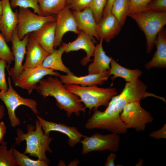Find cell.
<instances>
[{
	"label": "cell",
	"mask_w": 166,
	"mask_h": 166,
	"mask_svg": "<svg viewBox=\"0 0 166 166\" xmlns=\"http://www.w3.org/2000/svg\"><path fill=\"white\" fill-rule=\"evenodd\" d=\"M147 86L139 79L127 82L120 94L112 98L105 110L101 111L98 109L93 110V113L85 123V128L104 129L118 134L126 133L128 129L121 121L120 115L128 103L149 97L166 101L164 97L147 92Z\"/></svg>",
	"instance_id": "obj_1"
},
{
	"label": "cell",
	"mask_w": 166,
	"mask_h": 166,
	"mask_svg": "<svg viewBox=\"0 0 166 166\" xmlns=\"http://www.w3.org/2000/svg\"><path fill=\"white\" fill-rule=\"evenodd\" d=\"M58 77L49 75L47 78L42 79L35 90L44 98L53 97L56 101V106L65 111L68 117L73 113L79 116L81 112L85 113L86 108L80 98L69 92Z\"/></svg>",
	"instance_id": "obj_2"
},
{
	"label": "cell",
	"mask_w": 166,
	"mask_h": 166,
	"mask_svg": "<svg viewBox=\"0 0 166 166\" xmlns=\"http://www.w3.org/2000/svg\"><path fill=\"white\" fill-rule=\"evenodd\" d=\"M35 124V126L31 124H28L26 133L21 129L17 128V136L15 138V143L18 145L25 140L26 146L24 153L44 160L49 165L50 162L46 156V152H52L49 145L53 137H50L49 133L44 132L38 119L36 121Z\"/></svg>",
	"instance_id": "obj_3"
},
{
	"label": "cell",
	"mask_w": 166,
	"mask_h": 166,
	"mask_svg": "<svg viewBox=\"0 0 166 166\" xmlns=\"http://www.w3.org/2000/svg\"><path fill=\"white\" fill-rule=\"evenodd\" d=\"M70 92L77 95L85 107L91 110L98 109L101 106L107 107L112 98L117 94L115 88H101L97 85L82 87L74 84H65Z\"/></svg>",
	"instance_id": "obj_4"
},
{
	"label": "cell",
	"mask_w": 166,
	"mask_h": 166,
	"mask_svg": "<svg viewBox=\"0 0 166 166\" xmlns=\"http://www.w3.org/2000/svg\"><path fill=\"white\" fill-rule=\"evenodd\" d=\"M128 16L136 22L146 38V51L150 53L155 45L157 35L166 24V11H146L130 13Z\"/></svg>",
	"instance_id": "obj_5"
},
{
	"label": "cell",
	"mask_w": 166,
	"mask_h": 166,
	"mask_svg": "<svg viewBox=\"0 0 166 166\" xmlns=\"http://www.w3.org/2000/svg\"><path fill=\"white\" fill-rule=\"evenodd\" d=\"M8 89L5 92L0 90V99L3 102L7 110L8 119L11 126L14 128L21 124L19 118L17 117L15 111L19 106L25 105L30 108L35 114L39 112L37 109V103L35 100L24 98L21 96L14 89L10 76L8 77Z\"/></svg>",
	"instance_id": "obj_6"
},
{
	"label": "cell",
	"mask_w": 166,
	"mask_h": 166,
	"mask_svg": "<svg viewBox=\"0 0 166 166\" xmlns=\"http://www.w3.org/2000/svg\"><path fill=\"white\" fill-rule=\"evenodd\" d=\"M140 101L128 103L120 115L121 121L127 129L133 128L138 132L144 130L147 124L154 120L151 113L141 106Z\"/></svg>",
	"instance_id": "obj_7"
},
{
	"label": "cell",
	"mask_w": 166,
	"mask_h": 166,
	"mask_svg": "<svg viewBox=\"0 0 166 166\" xmlns=\"http://www.w3.org/2000/svg\"><path fill=\"white\" fill-rule=\"evenodd\" d=\"M18 36L22 40L26 34L37 30L46 23L55 22L56 17V15H39L28 8H20L18 11Z\"/></svg>",
	"instance_id": "obj_8"
},
{
	"label": "cell",
	"mask_w": 166,
	"mask_h": 166,
	"mask_svg": "<svg viewBox=\"0 0 166 166\" xmlns=\"http://www.w3.org/2000/svg\"><path fill=\"white\" fill-rule=\"evenodd\" d=\"M120 142L119 134L113 133L105 135L96 133L90 136H85L80 142L82 145L83 154L107 150L115 152L119 149Z\"/></svg>",
	"instance_id": "obj_9"
},
{
	"label": "cell",
	"mask_w": 166,
	"mask_h": 166,
	"mask_svg": "<svg viewBox=\"0 0 166 166\" xmlns=\"http://www.w3.org/2000/svg\"><path fill=\"white\" fill-rule=\"evenodd\" d=\"M60 74L57 71L43 67L42 65L34 68H23L14 83L15 87L26 90L30 94L35 90L39 81L45 76L51 75L58 77Z\"/></svg>",
	"instance_id": "obj_10"
},
{
	"label": "cell",
	"mask_w": 166,
	"mask_h": 166,
	"mask_svg": "<svg viewBox=\"0 0 166 166\" xmlns=\"http://www.w3.org/2000/svg\"><path fill=\"white\" fill-rule=\"evenodd\" d=\"M55 35L54 48L55 49L61 45L62 39L67 32H72L78 34L80 31L72 11L66 5L56 15Z\"/></svg>",
	"instance_id": "obj_11"
},
{
	"label": "cell",
	"mask_w": 166,
	"mask_h": 166,
	"mask_svg": "<svg viewBox=\"0 0 166 166\" xmlns=\"http://www.w3.org/2000/svg\"><path fill=\"white\" fill-rule=\"evenodd\" d=\"M30 33L26 34L22 40L19 39L17 34V27L14 31L11 38L12 52L14 57V65L9 70V75L14 83L23 70L22 62L26 51V46Z\"/></svg>",
	"instance_id": "obj_12"
},
{
	"label": "cell",
	"mask_w": 166,
	"mask_h": 166,
	"mask_svg": "<svg viewBox=\"0 0 166 166\" xmlns=\"http://www.w3.org/2000/svg\"><path fill=\"white\" fill-rule=\"evenodd\" d=\"M36 115L45 133L48 134L50 133L51 131H56L65 134L68 136V144L72 148L80 142L85 136L80 132L76 127L69 126L62 123L48 121L38 114Z\"/></svg>",
	"instance_id": "obj_13"
},
{
	"label": "cell",
	"mask_w": 166,
	"mask_h": 166,
	"mask_svg": "<svg viewBox=\"0 0 166 166\" xmlns=\"http://www.w3.org/2000/svg\"><path fill=\"white\" fill-rule=\"evenodd\" d=\"M77 38L73 41L68 43H62L64 49V52L67 53L71 51H77L80 49L84 50L86 53V57L80 61L83 66H86L89 62L92 61L91 58L93 56L95 46L92 38L87 34L80 31Z\"/></svg>",
	"instance_id": "obj_14"
},
{
	"label": "cell",
	"mask_w": 166,
	"mask_h": 166,
	"mask_svg": "<svg viewBox=\"0 0 166 166\" xmlns=\"http://www.w3.org/2000/svg\"><path fill=\"white\" fill-rule=\"evenodd\" d=\"M3 12L0 22V32L7 42L11 41L13 33L18 22V11L14 12L10 3V0H2Z\"/></svg>",
	"instance_id": "obj_15"
},
{
	"label": "cell",
	"mask_w": 166,
	"mask_h": 166,
	"mask_svg": "<svg viewBox=\"0 0 166 166\" xmlns=\"http://www.w3.org/2000/svg\"><path fill=\"white\" fill-rule=\"evenodd\" d=\"M50 53L46 51L30 34L26 46V58L23 69L42 65Z\"/></svg>",
	"instance_id": "obj_16"
},
{
	"label": "cell",
	"mask_w": 166,
	"mask_h": 166,
	"mask_svg": "<svg viewBox=\"0 0 166 166\" xmlns=\"http://www.w3.org/2000/svg\"><path fill=\"white\" fill-rule=\"evenodd\" d=\"M122 26L114 16L111 12L103 16L97 22L96 31L100 39L109 43L120 32Z\"/></svg>",
	"instance_id": "obj_17"
},
{
	"label": "cell",
	"mask_w": 166,
	"mask_h": 166,
	"mask_svg": "<svg viewBox=\"0 0 166 166\" xmlns=\"http://www.w3.org/2000/svg\"><path fill=\"white\" fill-rule=\"evenodd\" d=\"M72 13L78 30L89 35L94 43L96 42L95 38L100 41L96 31L97 22L90 8L88 7L81 11L73 10Z\"/></svg>",
	"instance_id": "obj_18"
},
{
	"label": "cell",
	"mask_w": 166,
	"mask_h": 166,
	"mask_svg": "<svg viewBox=\"0 0 166 166\" xmlns=\"http://www.w3.org/2000/svg\"><path fill=\"white\" fill-rule=\"evenodd\" d=\"M109 71L106 70L99 74H89L80 77L67 74L65 75L60 74L58 77L65 84H74L86 87L103 85L105 81L108 80L109 77Z\"/></svg>",
	"instance_id": "obj_19"
},
{
	"label": "cell",
	"mask_w": 166,
	"mask_h": 166,
	"mask_svg": "<svg viewBox=\"0 0 166 166\" xmlns=\"http://www.w3.org/2000/svg\"><path fill=\"white\" fill-rule=\"evenodd\" d=\"M34 38L47 52L54 50L55 22H48L37 30L31 33Z\"/></svg>",
	"instance_id": "obj_20"
},
{
	"label": "cell",
	"mask_w": 166,
	"mask_h": 166,
	"mask_svg": "<svg viewBox=\"0 0 166 166\" xmlns=\"http://www.w3.org/2000/svg\"><path fill=\"white\" fill-rule=\"evenodd\" d=\"M156 49L151 60L146 63L145 67L149 69L153 68L166 67V31L163 28L159 32L155 45Z\"/></svg>",
	"instance_id": "obj_21"
},
{
	"label": "cell",
	"mask_w": 166,
	"mask_h": 166,
	"mask_svg": "<svg viewBox=\"0 0 166 166\" xmlns=\"http://www.w3.org/2000/svg\"><path fill=\"white\" fill-rule=\"evenodd\" d=\"M103 40L102 39H100L99 43L95 46L93 61L88 67L89 74L100 73L110 68L112 58L108 56L103 49L102 46Z\"/></svg>",
	"instance_id": "obj_22"
},
{
	"label": "cell",
	"mask_w": 166,
	"mask_h": 166,
	"mask_svg": "<svg viewBox=\"0 0 166 166\" xmlns=\"http://www.w3.org/2000/svg\"><path fill=\"white\" fill-rule=\"evenodd\" d=\"M111 67L109 69V76L113 75L111 78L113 81L118 77L125 80L127 82L134 81L138 79L142 74V72L137 69H131L125 68L112 58L110 63Z\"/></svg>",
	"instance_id": "obj_23"
},
{
	"label": "cell",
	"mask_w": 166,
	"mask_h": 166,
	"mask_svg": "<svg viewBox=\"0 0 166 166\" xmlns=\"http://www.w3.org/2000/svg\"><path fill=\"white\" fill-rule=\"evenodd\" d=\"M64 52V47L62 45H61L58 49H55L47 56L43 61L42 66L54 71H59L66 74L73 75L63 62L62 56Z\"/></svg>",
	"instance_id": "obj_24"
},
{
	"label": "cell",
	"mask_w": 166,
	"mask_h": 166,
	"mask_svg": "<svg viewBox=\"0 0 166 166\" xmlns=\"http://www.w3.org/2000/svg\"><path fill=\"white\" fill-rule=\"evenodd\" d=\"M43 16L56 15L67 5V0H38Z\"/></svg>",
	"instance_id": "obj_25"
},
{
	"label": "cell",
	"mask_w": 166,
	"mask_h": 166,
	"mask_svg": "<svg viewBox=\"0 0 166 166\" xmlns=\"http://www.w3.org/2000/svg\"><path fill=\"white\" fill-rule=\"evenodd\" d=\"M130 0H115L112 5L111 12L122 27L128 16Z\"/></svg>",
	"instance_id": "obj_26"
},
{
	"label": "cell",
	"mask_w": 166,
	"mask_h": 166,
	"mask_svg": "<svg viewBox=\"0 0 166 166\" xmlns=\"http://www.w3.org/2000/svg\"><path fill=\"white\" fill-rule=\"evenodd\" d=\"M13 154L15 164L19 166H48L49 164L44 160L32 159L24 153L13 148Z\"/></svg>",
	"instance_id": "obj_27"
},
{
	"label": "cell",
	"mask_w": 166,
	"mask_h": 166,
	"mask_svg": "<svg viewBox=\"0 0 166 166\" xmlns=\"http://www.w3.org/2000/svg\"><path fill=\"white\" fill-rule=\"evenodd\" d=\"M7 143L4 141L0 146V166H16L13 154L14 146L7 149Z\"/></svg>",
	"instance_id": "obj_28"
},
{
	"label": "cell",
	"mask_w": 166,
	"mask_h": 166,
	"mask_svg": "<svg viewBox=\"0 0 166 166\" xmlns=\"http://www.w3.org/2000/svg\"><path fill=\"white\" fill-rule=\"evenodd\" d=\"M10 6L12 9L17 7L20 8H32L34 13L42 15L40 11L38 0H10Z\"/></svg>",
	"instance_id": "obj_29"
},
{
	"label": "cell",
	"mask_w": 166,
	"mask_h": 166,
	"mask_svg": "<svg viewBox=\"0 0 166 166\" xmlns=\"http://www.w3.org/2000/svg\"><path fill=\"white\" fill-rule=\"evenodd\" d=\"M6 42L5 38L0 32V59L6 61L10 65L14 61V57Z\"/></svg>",
	"instance_id": "obj_30"
},
{
	"label": "cell",
	"mask_w": 166,
	"mask_h": 166,
	"mask_svg": "<svg viewBox=\"0 0 166 166\" xmlns=\"http://www.w3.org/2000/svg\"><path fill=\"white\" fill-rule=\"evenodd\" d=\"M107 0H92L89 7L97 22L102 18Z\"/></svg>",
	"instance_id": "obj_31"
},
{
	"label": "cell",
	"mask_w": 166,
	"mask_h": 166,
	"mask_svg": "<svg viewBox=\"0 0 166 166\" xmlns=\"http://www.w3.org/2000/svg\"><path fill=\"white\" fill-rule=\"evenodd\" d=\"M153 0H130L128 15L130 13L145 11L149 4Z\"/></svg>",
	"instance_id": "obj_32"
},
{
	"label": "cell",
	"mask_w": 166,
	"mask_h": 166,
	"mask_svg": "<svg viewBox=\"0 0 166 166\" xmlns=\"http://www.w3.org/2000/svg\"><path fill=\"white\" fill-rule=\"evenodd\" d=\"M92 0H67V5L71 10L81 11L89 7Z\"/></svg>",
	"instance_id": "obj_33"
},
{
	"label": "cell",
	"mask_w": 166,
	"mask_h": 166,
	"mask_svg": "<svg viewBox=\"0 0 166 166\" xmlns=\"http://www.w3.org/2000/svg\"><path fill=\"white\" fill-rule=\"evenodd\" d=\"M7 63L6 61L0 59V90L2 92H5L8 89L5 74V68L8 67Z\"/></svg>",
	"instance_id": "obj_34"
},
{
	"label": "cell",
	"mask_w": 166,
	"mask_h": 166,
	"mask_svg": "<svg viewBox=\"0 0 166 166\" xmlns=\"http://www.w3.org/2000/svg\"><path fill=\"white\" fill-rule=\"evenodd\" d=\"M166 11V0H153L147 6L145 11Z\"/></svg>",
	"instance_id": "obj_35"
},
{
	"label": "cell",
	"mask_w": 166,
	"mask_h": 166,
	"mask_svg": "<svg viewBox=\"0 0 166 166\" xmlns=\"http://www.w3.org/2000/svg\"><path fill=\"white\" fill-rule=\"evenodd\" d=\"M166 123L160 129L151 133L149 136L154 139H158L166 138Z\"/></svg>",
	"instance_id": "obj_36"
},
{
	"label": "cell",
	"mask_w": 166,
	"mask_h": 166,
	"mask_svg": "<svg viewBox=\"0 0 166 166\" xmlns=\"http://www.w3.org/2000/svg\"><path fill=\"white\" fill-rule=\"evenodd\" d=\"M116 157V154L112 152H111L107 157L105 164V166H115L114 161Z\"/></svg>",
	"instance_id": "obj_37"
},
{
	"label": "cell",
	"mask_w": 166,
	"mask_h": 166,
	"mask_svg": "<svg viewBox=\"0 0 166 166\" xmlns=\"http://www.w3.org/2000/svg\"><path fill=\"white\" fill-rule=\"evenodd\" d=\"M6 127L3 121H0V145L4 141L5 136L6 132Z\"/></svg>",
	"instance_id": "obj_38"
},
{
	"label": "cell",
	"mask_w": 166,
	"mask_h": 166,
	"mask_svg": "<svg viewBox=\"0 0 166 166\" xmlns=\"http://www.w3.org/2000/svg\"><path fill=\"white\" fill-rule=\"evenodd\" d=\"M115 0H107L106 6L104 9L103 16H104L111 12V8Z\"/></svg>",
	"instance_id": "obj_39"
},
{
	"label": "cell",
	"mask_w": 166,
	"mask_h": 166,
	"mask_svg": "<svg viewBox=\"0 0 166 166\" xmlns=\"http://www.w3.org/2000/svg\"><path fill=\"white\" fill-rule=\"evenodd\" d=\"M5 115V107L0 105V121L3 119Z\"/></svg>",
	"instance_id": "obj_40"
},
{
	"label": "cell",
	"mask_w": 166,
	"mask_h": 166,
	"mask_svg": "<svg viewBox=\"0 0 166 166\" xmlns=\"http://www.w3.org/2000/svg\"><path fill=\"white\" fill-rule=\"evenodd\" d=\"M3 12V4L2 0H0V22Z\"/></svg>",
	"instance_id": "obj_41"
},
{
	"label": "cell",
	"mask_w": 166,
	"mask_h": 166,
	"mask_svg": "<svg viewBox=\"0 0 166 166\" xmlns=\"http://www.w3.org/2000/svg\"></svg>",
	"instance_id": "obj_42"
}]
</instances>
